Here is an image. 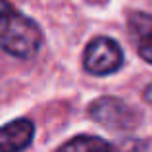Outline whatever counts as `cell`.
Returning <instances> with one entry per match:
<instances>
[{
  "mask_svg": "<svg viewBox=\"0 0 152 152\" xmlns=\"http://www.w3.org/2000/svg\"><path fill=\"white\" fill-rule=\"evenodd\" d=\"M123 66V50L112 37H94L83 52V67L87 73L104 77L119 71Z\"/></svg>",
  "mask_w": 152,
  "mask_h": 152,
  "instance_id": "cell-3",
  "label": "cell"
},
{
  "mask_svg": "<svg viewBox=\"0 0 152 152\" xmlns=\"http://www.w3.org/2000/svg\"><path fill=\"white\" fill-rule=\"evenodd\" d=\"M89 115L112 131H131L139 125L141 114L118 96H100L89 104Z\"/></svg>",
  "mask_w": 152,
  "mask_h": 152,
  "instance_id": "cell-2",
  "label": "cell"
},
{
  "mask_svg": "<svg viewBox=\"0 0 152 152\" xmlns=\"http://www.w3.org/2000/svg\"><path fill=\"white\" fill-rule=\"evenodd\" d=\"M115 148L114 142L104 141L100 137H94V135H79V137L71 139V141L60 145V150H73V152H87V150H110Z\"/></svg>",
  "mask_w": 152,
  "mask_h": 152,
  "instance_id": "cell-6",
  "label": "cell"
},
{
  "mask_svg": "<svg viewBox=\"0 0 152 152\" xmlns=\"http://www.w3.org/2000/svg\"><path fill=\"white\" fill-rule=\"evenodd\" d=\"M42 46V31L8 0H0V48L19 60H33Z\"/></svg>",
  "mask_w": 152,
  "mask_h": 152,
  "instance_id": "cell-1",
  "label": "cell"
},
{
  "mask_svg": "<svg viewBox=\"0 0 152 152\" xmlns=\"http://www.w3.org/2000/svg\"><path fill=\"white\" fill-rule=\"evenodd\" d=\"M127 33L137 54L152 66V14L133 12L127 19Z\"/></svg>",
  "mask_w": 152,
  "mask_h": 152,
  "instance_id": "cell-4",
  "label": "cell"
},
{
  "mask_svg": "<svg viewBox=\"0 0 152 152\" xmlns=\"http://www.w3.org/2000/svg\"><path fill=\"white\" fill-rule=\"evenodd\" d=\"M35 137V125L31 119L19 118L0 127V150H25Z\"/></svg>",
  "mask_w": 152,
  "mask_h": 152,
  "instance_id": "cell-5",
  "label": "cell"
}]
</instances>
